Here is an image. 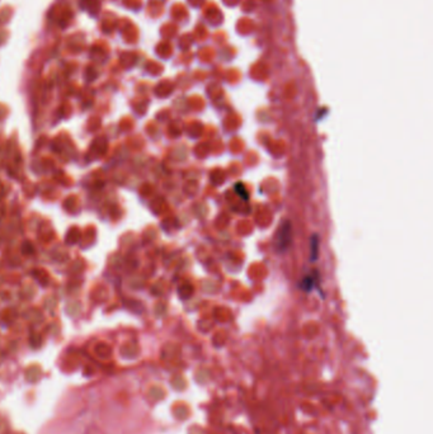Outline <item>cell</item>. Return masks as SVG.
<instances>
[{
	"mask_svg": "<svg viewBox=\"0 0 433 434\" xmlns=\"http://www.w3.org/2000/svg\"><path fill=\"white\" fill-rule=\"evenodd\" d=\"M312 258H310V259L312 260H315L316 259V255H318V247H319V240H318V237H316V235H315V236H313L312 237Z\"/></svg>",
	"mask_w": 433,
	"mask_h": 434,
	"instance_id": "cell-3",
	"label": "cell"
},
{
	"mask_svg": "<svg viewBox=\"0 0 433 434\" xmlns=\"http://www.w3.org/2000/svg\"><path fill=\"white\" fill-rule=\"evenodd\" d=\"M291 232H292V226L289 221H284L280 224L277 235H276V248L280 251H284L289 248L291 243Z\"/></svg>",
	"mask_w": 433,
	"mask_h": 434,
	"instance_id": "cell-1",
	"label": "cell"
},
{
	"mask_svg": "<svg viewBox=\"0 0 433 434\" xmlns=\"http://www.w3.org/2000/svg\"><path fill=\"white\" fill-rule=\"evenodd\" d=\"M33 245H32L31 243H24L22 245V251L24 254H31V253H33Z\"/></svg>",
	"mask_w": 433,
	"mask_h": 434,
	"instance_id": "cell-5",
	"label": "cell"
},
{
	"mask_svg": "<svg viewBox=\"0 0 433 434\" xmlns=\"http://www.w3.org/2000/svg\"><path fill=\"white\" fill-rule=\"evenodd\" d=\"M235 191H237V193L239 194L240 197L243 198V200H248V192H246V189H245V187H244V184L243 183H237V184H235Z\"/></svg>",
	"mask_w": 433,
	"mask_h": 434,
	"instance_id": "cell-4",
	"label": "cell"
},
{
	"mask_svg": "<svg viewBox=\"0 0 433 434\" xmlns=\"http://www.w3.org/2000/svg\"><path fill=\"white\" fill-rule=\"evenodd\" d=\"M315 281H316V278H315L312 273H310L309 275H306V277L302 279L301 284H300V286H301V290H304V291L313 290V288H314Z\"/></svg>",
	"mask_w": 433,
	"mask_h": 434,
	"instance_id": "cell-2",
	"label": "cell"
}]
</instances>
